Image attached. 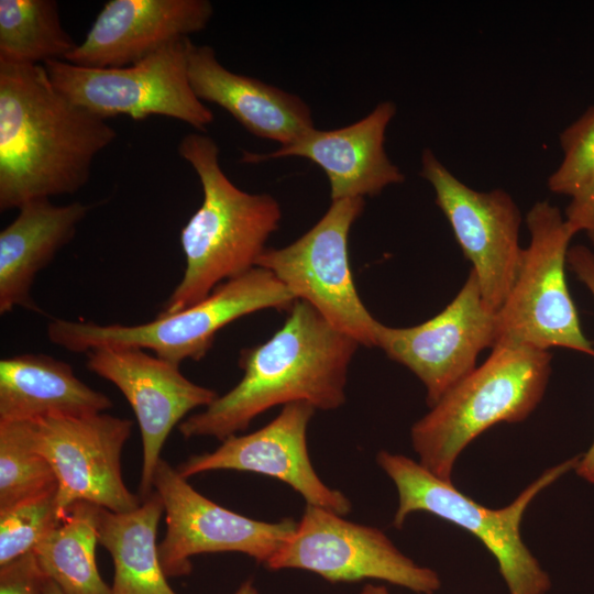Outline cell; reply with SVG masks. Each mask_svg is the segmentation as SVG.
I'll return each instance as SVG.
<instances>
[{
    "instance_id": "1",
    "label": "cell",
    "mask_w": 594,
    "mask_h": 594,
    "mask_svg": "<svg viewBox=\"0 0 594 594\" xmlns=\"http://www.w3.org/2000/svg\"><path fill=\"white\" fill-rule=\"evenodd\" d=\"M117 138L107 119L59 92L44 65L0 63V210L89 180L96 156Z\"/></svg>"
},
{
    "instance_id": "2",
    "label": "cell",
    "mask_w": 594,
    "mask_h": 594,
    "mask_svg": "<svg viewBox=\"0 0 594 594\" xmlns=\"http://www.w3.org/2000/svg\"><path fill=\"white\" fill-rule=\"evenodd\" d=\"M288 314L268 340L241 351V381L178 425L184 438L223 441L277 405L302 402L332 410L344 403L349 365L360 343L306 301L297 299Z\"/></svg>"
},
{
    "instance_id": "3",
    "label": "cell",
    "mask_w": 594,
    "mask_h": 594,
    "mask_svg": "<svg viewBox=\"0 0 594 594\" xmlns=\"http://www.w3.org/2000/svg\"><path fill=\"white\" fill-rule=\"evenodd\" d=\"M178 154L197 174L204 197L180 231L186 267L160 315L189 307L220 284L256 267L282 219L279 202L272 195L246 193L228 178L220 166V148L205 132L186 134Z\"/></svg>"
},
{
    "instance_id": "4",
    "label": "cell",
    "mask_w": 594,
    "mask_h": 594,
    "mask_svg": "<svg viewBox=\"0 0 594 594\" xmlns=\"http://www.w3.org/2000/svg\"><path fill=\"white\" fill-rule=\"evenodd\" d=\"M551 353L498 343L485 362L448 391L410 429L419 463L451 481L461 452L496 424L525 420L541 402Z\"/></svg>"
},
{
    "instance_id": "5",
    "label": "cell",
    "mask_w": 594,
    "mask_h": 594,
    "mask_svg": "<svg viewBox=\"0 0 594 594\" xmlns=\"http://www.w3.org/2000/svg\"><path fill=\"white\" fill-rule=\"evenodd\" d=\"M579 459L580 455H575L547 469L509 505L492 509L463 494L452 481L439 479L406 455L385 450L376 455L377 464L398 493L394 527L402 528L413 513L426 512L468 530L496 559L509 594H548L550 591V576L522 541L520 524L536 496L574 470Z\"/></svg>"
},
{
    "instance_id": "6",
    "label": "cell",
    "mask_w": 594,
    "mask_h": 594,
    "mask_svg": "<svg viewBox=\"0 0 594 594\" xmlns=\"http://www.w3.org/2000/svg\"><path fill=\"white\" fill-rule=\"evenodd\" d=\"M296 300L270 271L256 266L220 284L202 300L174 314H158L152 321L124 326L54 319L47 324V337L70 352L128 345L152 350L156 356L179 365L205 358L216 334L234 320L268 308L289 310Z\"/></svg>"
},
{
    "instance_id": "7",
    "label": "cell",
    "mask_w": 594,
    "mask_h": 594,
    "mask_svg": "<svg viewBox=\"0 0 594 594\" xmlns=\"http://www.w3.org/2000/svg\"><path fill=\"white\" fill-rule=\"evenodd\" d=\"M530 242L514 284L496 311V343L549 351L565 348L594 358L569 293L565 264L576 232L557 206L536 202L526 216Z\"/></svg>"
},
{
    "instance_id": "8",
    "label": "cell",
    "mask_w": 594,
    "mask_h": 594,
    "mask_svg": "<svg viewBox=\"0 0 594 594\" xmlns=\"http://www.w3.org/2000/svg\"><path fill=\"white\" fill-rule=\"evenodd\" d=\"M189 40H175L123 67H82L66 61H48L43 65L59 92L107 120L116 116L136 121L164 116L205 132L213 121V113L189 82Z\"/></svg>"
},
{
    "instance_id": "9",
    "label": "cell",
    "mask_w": 594,
    "mask_h": 594,
    "mask_svg": "<svg viewBox=\"0 0 594 594\" xmlns=\"http://www.w3.org/2000/svg\"><path fill=\"white\" fill-rule=\"evenodd\" d=\"M364 198L331 201L327 212L300 238L280 249L266 248L256 262L296 299L365 346H376L380 327L356 290L349 258V234L364 210Z\"/></svg>"
},
{
    "instance_id": "10",
    "label": "cell",
    "mask_w": 594,
    "mask_h": 594,
    "mask_svg": "<svg viewBox=\"0 0 594 594\" xmlns=\"http://www.w3.org/2000/svg\"><path fill=\"white\" fill-rule=\"evenodd\" d=\"M266 566L306 570L329 582L381 580L422 594L441 587L435 570L402 553L381 529L308 504L295 531Z\"/></svg>"
},
{
    "instance_id": "11",
    "label": "cell",
    "mask_w": 594,
    "mask_h": 594,
    "mask_svg": "<svg viewBox=\"0 0 594 594\" xmlns=\"http://www.w3.org/2000/svg\"><path fill=\"white\" fill-rule=\"evenodd\" d=\"M420 176L433 188L464 256L472 263L485 304L497 311L517 274L524 248L521 213L502 188L479 191L462 183L431 148L421 153Z\"/></svg>"
},
{
    "instance_id": "12",
    "label": "cell",
    "mask_w": 594,
    "mask_h": 594,
    "mask_svg": "<svg viewBox=\"0 0 594 594\" xmlns=\"http://www.w3.org/2000/svg\"><path fill=\"white\" fill-rule=\"evenodd\" d=\"M153 491L166 514L167 530L158 544L166 576L190 573V558L202 553L240 552L266 565L297 526L292 518L261 521L224 508L197 492L163 459L154 472Z\"/></svg>"
},
{
    "instance_id": "13",
    "label": "cell",
    "mask_w": 594,
    "mask_h": 594,
    "mask_svg": "<svg viewBox=\"0 0 594 594\" xmlns=\"http://www.w3.org/2000/svg\"><path fill=\"white\" fill-rule=\"evenodd\" d=\"M132 427V420L105 413L30 421L33 446L55 473L62 513L77 502L116 513L142 504L141 496L125 486L121 471V453Z\"/></svg>"
},
{
    "instance_id": "14",
    "label": "cell",
    "mask_w": 594,
    "mask_h": 594,
    "mask_svg": "<svg viewBox=\"0 0 594 594\" xmlns=\"http://www.w3.org/2000/svg\"><path fill=\"white\" fill-rule=\"evenodd\" d=\"M496 343V311L484 301L475 274L431 319L407 328L380 323L376 346L410 370L432 407L475 367L479 354Z\"/></svg>"
},
{
    "instance_id": "15",
    "label": "cell",
    "mask_w": 594,
    "mask_h": 594,
    "mask_svg": "<svg viewBox=\"0 0 594 594\" xmlns=\"http://www.w3.org/2000/svg\"><path fill=\"white\" fill-rule=\"evenodd\" d=\"M87 369L111 382L132 407L142 436L140 495L153 491L161 451L173 428L193 409L207 407L219 395L195 384L179 365L128 345H101L87 352Z\"/></svg>"
},
{
    "instance_id": "16",
    "label": "cell",
    "mask_w": 594,
    "mask_h": 594,
    "mask_svg": "<svg viewBox=\"0 0 594 594\" xmlns=\"http://www.w3.org/2000/svg\"><path fill=\"white\" fill-rule=\"evenodd\" d=\"M316 408L298 402L283 406L266 426L244 436H230L213 452L188 458L176 470L188 479L215 470H235L275 477L299 493L308 505L339 515L351 502L318 476L307 447V428Z\"/></svg>"
},
{
    "instance_id": "17",
    "label": "cell",
    "mask_w": 594,
    "mask_h": 594,
    "mask_svg": "<svg viewBox=\"0 0 594 594\" xmlns=\"http://www.w3.org/2000/svg\"><path fill=\"white\" fill-rule=\"evenodd\" d=\"M396 114V105L380 102L361 120L333 130L316 128L270 153H244L246 163L283 157L307 158L326 173L331 201L378 195L405 175L387 156L385 135Z\"/></svg>"
},
{
    "instance_id": "18",
    "label": "cell",
    "mask_w": 594,
    "mask_h": 594,
    "mask_svg": "<svg viewBox=\"0 0 594 594\" xmlns=\"http://www.w3.org/2000/svg\"><path fill=\"white\" fill-rule=\"evenodd\" d=\"M212 14L208 0H110L65 61L92 68L128 66L202 31Z\"/></svg>"
},
{
    "instance_id": "19",
    "label": "cell",
    "mask_w": 594,
    "mask_h": 594,
    "mask_svg": "<svg viewBox=\"0 0 594 594\" xmlns=\"http://www.w3.org/2000/svg\"><path fill=\"white\" fill-rule=\"evenodd\" d=\"M188 78L201 101L228 111L251 134L286 145L315 128L297 95L227 69L209 45L188 41Z\"/></svg>"
},
{
    "instance_id": "20",
    "label": "cell",
    "mask_w": 594,
    "mask_h": 594,
    "mask_svg": "<svg viewBox=\"0 0 594 594\" xmlns=\"http://www.w3.org/2000/svg\"><path fill=\"white\" fill-rule=\"evenodd\" d=\"M0 232V314L16 307L38 311L31 290L38 272L75 237L89 207L55 205L50 198L23 204Z\"/></svg>"
},
{
    "instance_id": "21",
    "label": "cell",
    "mask_w": 594,
    "mask_h": 594,
    "mask_svg": "<svg viewBox=\"0 0 594 594\" xmlns=\"http://www.w3.org/2000/svg\"><path fill=\"white\" fill-rule=\"evenodd\" d=\"M112 407L70 364L46 354H20L0 361V421L46 417H87Z\"/></svg>"
},
{
    "instance_id": "22",
    "label": "cell",
    "mask_w": 594,
    "mask_h": 594,
    "mask_svg": "<svg viewBox=\"0 0 594 594\" xmlns=\"http://www.w3.org/2000/svg\"><path fill=\"white\" fill-rule=\"evenodd\" d=\"M164 513L156 492L130 512L100 507L98 541L112 557L114 579L111 594H176L161 564L156 531Z\"/></svg>"
},
{
    "instance_id": "23",
    "label": "cell",
    "mask_w": 594,
    "mask_h": 594,
    "mask_svg": "<svg viewBox=\"0 0 594 594\" xmlns=\"http://www.w3.org/2000/svg\"><path fill=\"white\" fill-rule=\"evenodd\" d=\"M100 506L77 502L33 549L46 579L65 594H111L96 563Z\"/></svg>"
},
{
    "instance_id": "24",
    "label": "cell",
    "mask_w": 594,
    "mask_h": 594,
    "mask_svg": "<svg viewBox=\"0 0 594 594\" xmlns=\"http://www.w3.org/2000/svg\"><path fill=\"white\" fill-rule=\"evenodd\" d=\"M76 43L54 0H0V63L42 65L65 61Z\"/></svg>"
},
{
    "instance_id": "25",
    "label": "cell",
    "mask_w": 594,
    "mask_h": 594,
    "mask_svg": "<svg viewBox=\"0 0 594 594\" xmlns=\"http://www.w3.org/2000/svg\"><path fill=\"white\" fill-rule=\"evenodd\" d=\"M55 490V473L33 446L30 421H0V510Z\"/></svg>"
},
{
    "instance_id": "26",
    "label": "cell",
    "mask_w": 594,
    "mask_h": 594,
    "mask_svg": "<svg viewBox=\"0 0 594 594\" xmlns=\"http://www.w3.org/2000/svg\"><path fill=\"white\" fill-rule=\"evenodd\" d=\"M56 492L0 510V566L33 551L62 520Z\"/></svg>"
},
{
    "instance_id": "27",
    "label": "cell",
    "mask_w": 594,
    "mask_h": 594,
    "mask_svg": "<svg viewBox=\"0 0 594 594\" xmlns=\"http://www.w3.org/2000/svg\"><path fill=\"white\" fill-rule=\"evenodd\" d=\"M562 161L548 178L549 189L573 198L594 184V106L560 134Z\"/></svg>"
},
{
    "instance_id": "28",
    "label": "cell",
    "mask_w": 594,
    "mask_h": 594,
    "mask_svg": "<svg viewBox=\"0 0 594 594\" xmlns=\"http://www.w3.org/2000/svg\"><path fill=\"white\" fill-rule=\"evenodd\" d=\"M45 582L33 551L0 566V594H45Z\"/></svg>"
},
{
    "instance_id": "29",
    "label": "cell",
    "mask_w": 594,
    "mask_h": 594,
    "mask_svg": "<svg viewBox=\"0 0 594 594\" xmlns=\"http://www.w3.org/2000/svg\"><path fill=\"white\" fill-rule=\"evenodd\" d=\"M566 263L594 298V253L584 245H574L568 251ZM574 471L581 479L594 484V440L588 450L580 455Z\"/></svg>"
},
{
    "instance_id": "30",
    "label": "cell",
    "mask_w": 594,
    "mask_h": 594,
    "mask_svg": "<svg viewBox=\"0 0 594 594\" xmlns=\"http://www.w3.org/2000/svg\"><path fill=\"white\" fill-rule=\"evenodd\" d=\"M564 218L576 233L584 232L594 245V184L571 198Z\"/></svg>"
},
{
    "instance_id": "31",
    "label": "cell",
    "mask_w": 594,
    "mask_h": 594,
    "mask_svg": "<svg viewBox=\"0 0 594 594\" xmlns=\"http://www.w3.org/2000/svg\"><path fill=\"white\" fill-rule=\"evenodd\" d=\"M234 594H258L252 580L244 581Z\"/></svg>"
},
{
    "instance_id": "32",
    "label": "cell",
    "mask_w": 594,
    "mask_h": 594,
    "mask_svg": "<svg viewBox=\"0 0 594 594\" xmlns=\"http://www.w3.org/2000/svg\"><path fill=\"white\" fill-rule=\"evenodd\" d=\"M360 594H389L384 586L367 584Z\"/></svg>"
},
{
    "instance_id": "33",
    "label": "cell",
    "mask_w": 594,
    "mask_h": 594,
    "mask_svg": "<svg viewBox=\"0 0 594 594\" xmlns=\"http://www.w3.org/2000/svg\"><path fill=\"white\" fill-rule=\"evenodd\" d=\"M45 594H65V593L59 588V586L56 583L46 579Z\"/></svg>"
}]
</instances>
